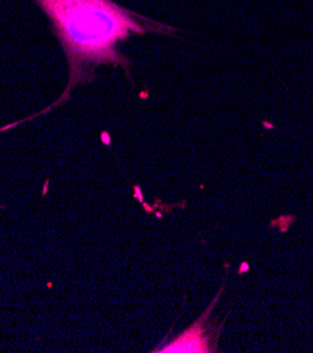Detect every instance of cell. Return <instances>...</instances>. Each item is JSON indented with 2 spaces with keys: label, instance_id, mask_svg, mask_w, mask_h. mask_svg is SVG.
Wrapping results in <instances>:
<instances>
[{
  "label": "cell",
  "instance_id": "2",
  "mask_svg": "<svg viewBox=\"0 0 313 353\" xmlns=\"http://www.w3.org/2000/svg\"><path fill=\"white\" fill-rule=\"evenodd\" d=\"M205 325L206 315L176 341L154 352H212L216 346L211 343L212 335H206L209 328H205Z\"/></svg>",
  "mask_w": 313,
  "mask_h": 353
},
{
  "label": "cell",
  "instance_id": "1",
  "mask_svg": "<svg viewBox=\"0 0 313 353\" xmlns=\"http://www.w3.org/2000/svg\"><path fill=\"white\" fill-rule=\"evenodd\" d=\"M50 17L69 65V85L62 101L75 85L89 82L99 65L129 62L117 51L131 35L172 34L177 30L140 16L113 0H36Z\"/></svg>",
  "mask_w": 313,
  "mask_h": 353
}]
</instances>
